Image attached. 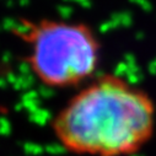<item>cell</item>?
<instances>
[{
  "instance_id": "cell-1",
  "label": "cell",
  "mask_w": 156,
  "mask_h": 156,
  "mask_svg": "<svg viewBox=\"0 0 156 156\" xmlns=\"http://www.w3.org/2000/svg\"><path fill=\"white\" fill-rule=\"evenodd\" d=\"M52 133L74 156H133L156 132V103L114 73L97 74L54 114Z\"/></svg>"
},
{
  "instance_id": "cell-2",
  "label": "cell",
  "mask_w": 156,
  "mask_h": 156,
  "mask_svg": "<svg viewBox=\"0 0 156 156\" xmlns=\"http://www.w3.org/2000/svg\"><path fill=\"white\" fill-rule=\"evenodd\" d=\"M14 34L23 43L25 63L41 85L70 90L98 74L102 42L84 21L66 19H19Z\"/></svg>"
}]
</instances>
